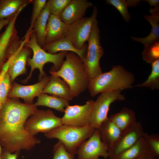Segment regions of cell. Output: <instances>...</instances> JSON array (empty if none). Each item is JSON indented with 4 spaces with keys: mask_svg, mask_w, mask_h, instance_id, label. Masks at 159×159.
<instances>
[{
    "mask_svg": "<svg viewBox=\"0 0 159 159\" xmlns=\"http://www.w3.org/2000/svg\"><path fill=\"white\" fill-rule=\"evenodd\" d=\"M108 118L122 131L137 122L134 112L132 109L126 107L123 108L119 112Z\"/></svg>",
    "mask_w": 159,
    "mask_h": 159,
    "instance_id": "cell-22",
    "label": "cell"
},
{
    "mask_svg": "<svg viewBox=\"0 0 159 159\" xmlns=\"http://www.w3.org/2000/svg\"><path fill=\"white\" fill-rule=\"evenodd\" d=\"M4 74V72H1L0 73V81L1 80L2 78H3ZM1 108V106L0 102V112Z\"/></svg>",
    "mask_w": 159,
    "mask_h": 159,
    "instance_id": "cell-40",
    "label": "cell"
},
{
    "mask_svg": "<svg viewBox=\"0 0 159 159\" xmlns=\"http://www.w3.org/2000/svg\"><path fill=\"white\" fill-rule=\"evenodd\" d=\"M128 7H134L139 4L140 0H126Z\"/></svg>",
    "mask_w": 159,
    "mask_h": 159,
    "instance_id": "cell-36",
    "label": "cell"
},
{
    "mask_svg": "<svg viewBox=\"0 0 159 159\" xmlns=\"http://www.w3.org/2000/svg\"><path fill=\"white\" fill-rule=\"evenodd\" d=\"M87 45L78 49L75 47L66 37L61 38L53 42L46 44L42 48L47 52L56 54L58 52L70 51L76 53L82 61L86 53Z\"/></svg>",
    "mask_w": 159,
    "mask_h": 159,
    "instance_id": "cell-19",
    "label": "cell"
},
{
    "mask_svg": "<svg viewBox=\"0 0 159 159\" xmlns=\"http://www.w3.org/2000/svg\"><path fill=\"white\" fill-rule=\"evenodd\" d=\"M0 148H1V146H0Z\"/></svg>",
    "mask_w": 159,
    "mask_h": 159,
    "instance_id": "cell-41",
    "label": "cell"
},
{
    "mask_svg": "<svg viewBox=\"0 0 159 159\" xmlns=\"http://www.w3.org/2000/svg\"><path fill=\"white\" fill-rule=\"evenodd\" d=\"M49 80V77L46 75L39 82L31 85H24L14 82L8 97L20 98L24 100L25 103L33 104L34 98L43 93Z\"/></svg>",
    "mask_w": 159,
    "mask_h": 159,
    "instance_id": "cell-13",
    "label": "cell"
},
{
    "mask_svg": "<svg viewBox=\"0 0 159 159\" xmlns=\"http://www.w3.org/2000/svg\"><path fill=\"white\" fill-rule=\"evenodd\" d=\"M25 46L31 50L33 53L31 58H28L27 61L30 66L31 70L28 76L24 81L26 82L31 77L33 71L36 69L39 70V79L41 80L46 76L43 70L44 65L48 63H51L54 65L53 69L58 70L61 67L67 53L66 51L60 52L56 54L47 52L44 50L38 43L35 32L32 30L29 39L25 44Z\"/></svg>",
    "mask_w": 159,
    "mask_h": 159,
    "instance_id": "cell-4",
    "label": "cell"
},
{
    "mask_svg": "<svg viewBox=\"0 0 159 159\" xmlns=\"http://www.w3.org/2000/svg\"><path fill=\"white\" fill-rule=\"evenodd\" d=\"M65 57L59 69L51 70L49 73L51 75L61 78L68 85L74 97H77L87 88L90 80L78 55L70 52Z\"/></svg>",
    "mask_w": 159,
    "mask_h": 159,
    "instance_id": "cell-3",
    "label": "cell"
},
{
    "mask_svg": "<svg viewBox=\"0 0 159 159\" xmlns=\"http://www.w3.org/2000/svg\"><path fill=\"white\" fill-rule=\"evenodd\" d=\"M100 34L98 22L96 19L87 41L86 53L82 60L84 69L90 80L102 72L100 61L104 51L100 44Z\"/></svg>",
    "mask_w": 159,
    "mask_h": 159,
    "instance_id": "cell-6",
    "label": "cell"
},
{
    "mask_svg": "<svg viewBox=\"0 0 159 159\" xmlns=\"http://www.w3.org/2000/svg\"><path fill=\"white\" fill-rule=\"evenodd\" d=\"M95 130L89 124L81 127L62 124L44 135L48 139H58L68 152L75 155L79 146Z\"/></svg>",
    "mask_w": 159,
    "mask_h": 159,
    "instance_id": "cell-5",
    "label": "cell"
},
{
    "mask_svg": "<svg viewBox=\"0 0 159 159\" xmlns=\"http://www.w3.org/2000/svg\"><path fill=\"white\" fill-rule=\"evenodd\" d=\"M148 152L142 137L133 145L121 152L112 159H138Z\"/></svg>",
    "mask_w": 159,
    "mask_h": 159,
    "instance_id": "cell-25",
    "label": "cell"
},
{
    "mask_svg": "<svg viewBox=\"0 0 159 159\" xmlns=\"http://www.w3.org/2000/svg\"><path fill=\"white\" fill-rule=\"evenodd\" d=\"M144 132L141 124L137 122L123 131L116 142L108 148V158L113 159L121 152L133 145L142 138Z\"/></svg>",
    "mask_w": 159,
    "mask_h": 159,
    "instance_id": "cell-12",
    "label": "cell"
},
{
    "mask_svg": "<svg viewBox=\"0 0 159 159\" xmlns=\"http://www.w3.org/2000/svg\"><path fill=\"white\" fill-rule=\"evenodd\" d=\"M52 159H74V155L68 152L59 141L54 145Z\"/></svg>",
    "mask_w": 159,
    "mask_h": 159,
    "instance_id": "cell-33",
    "label": "cell"
},
{
    "mask_svg": "<svg viewBox=\"0 0 159 159\" xmlns=\"http://www.w3.org/2000/svg\"><path fill=\"white\" fill-rule=\"evenodd\" d=\"M94 101L90 100L83 105H69L61 118L62 124L81 127L89 124Z\"/></svg>",
    "mask_w": 159,
    "mask_h": 159,
    "instance_id": "cell-10",
    "label": "cell"
},
{
    "mask_svg": "<svg viewBox=\"0 0 159 159\" xmlns=\"http://www.w3.org/2000/svg\"><path fill=\"white\" fill-rule=\"evenodd\" d=\"M11 83L10 77L7 71L0 81V102L1 107L8 98L11 87Z\"/></svg>",
    "mask_w": 159,
    "mask_h": 159,
    "instance_id": "cell-29",
    "label": "cell"
},
{
    "mask_svg": "<svg viewBox=\"0 0 159 159\" xmlns=\"http://www.w3.org/2000/svg\"><path fill=\"white\" fill-rule=\"evenodd\" d=\"M98 14L97 7L94 6L92 13L89 17H83L68 24L66 37L73 46L78 49H82L87 41L90 35L93 24L97 19Z\"/></svg>",
    "mask_w": 159,
    "mask_h": 159,
    "instance_id": "cell-8",
    "label": "cell"
},
{
    "mask_svg": "<svg viewBox=\"0 0 159 159\" xmlns=\"http://www.w3.org/2000/svg\"><path fill=\"white\" fill-rule=\"evenodd\" d=\"M151 72L147 80L142 83L133 85V87H145L154 90L159 89V59L151 64Z\"/></svg>",
    "mask_w": 159,
    "mask_h": 159,
    "instance_id": "cell-26",
    "label": "cell"
},
{
    "mask_svg": "<svg viewBox=\"0 0 159 159\" xmlns=\"http://www.w3.org/2000/svg\"><path fill=\"white\" fill-rule=\"evenodd\" d=\"M106 3L111 5L116 8L120 12L125 21L129 22L130 18V15L128 10V6L126 0H106Z\"/></svg>",
    "mask_w": 159,
    "mask_h": 159,
    "instance_id": "cell-31",
    "label": "cell"
},
{
    "mask_svg": "<svg viewBox=\"0 0 159 159\" xmlns=\"http://www.w3.org/2000/svg\"><path fill=\"white\" fill-rule=\"evenodd\" d=\"M32 0H0V19L11 20Z\"/></svg>",
    "mask_w": 159,
    "mask_h": 159,
    "instance_id": "cell-21",
    "label": "cell"
},
{
    "mask_svg": "<svg viewBox=\"0 0 159 159\" xmlns=\"http://www.w3.org/2000/svg\"><path fill=\"white\" fill-rule=\"evenodd\" d=\"M37 109L33 104L8 97L0 112V143L5 150L12 153L29 150L40 143L25 127L27 120Z\"/></svg>",
    "mask_w": 159,
    "mask_h": 159,
    "instance_id": "cell-1",
    "label": "cell"
},
{
    "mask_svg": "<svg viewBox=\"0 0 159 159\" xmlns=\"http://www.w3.org/2000/svg\"><path fill=\"white\" fill-rule=\"evenodd\" d=\"M36 102L33 103L35 107L43 106L64 112L69 105V101L64 99L52 95L42 93L38 97Z\"/></svg>",
    "mask_w": 159,
    "mask_h": 159,
    "instance_id": "cell-23",
    "label": "cell"
},
{
    "mask_svg": "<svg viewBox=\"0 0 159 159\" xmlns=\"http://www.w3.org/2000/svg\"><path fill=\"white\" fill-rule=\"evenodd\" d=\"M146 1L149 4L150 7H155L159 6L158 0H147Z\"/></svg>",
    "mask_w": 159,
    "mask_h": 159,
    "instance_id": "cell-37",
    "label": "cell"
},
{
    "mask_svg": "<svg viewBox=\"0 0 159 159\" xmlns=\"http://www.w3.org/2000/svg\"><path fill=\"white\" fill-rule=\"evenodd\" d=\"M19 153V152L11 153L4 150L2 154V159H17Z\"/></svg>",
    "mask_w": 159,
    "mask_h": 159,
    "instance_id": "cell-34",
    "label": "cell"
},
{
    "mask_svg": "<svg viewBox=\"0 0 159 159\" xmlns=\"http://www.w3.org/2000/svg\"><path fill=\"white\" fill-rule=\"evenodd\" d=\"M142 138L148 152L153 156L159 158V136L158 134L149 135L144 132Z\"/></svg>",
    "mask_w": 159,
    "mask_h": 159,
    "instance_id": "cell-27",
    "label": "cell"
},
{
    "mask_svg": "<svg viewBox=\"0 0 159 159\" xmlns=\"http://www.w3.org/2000/svg\"><path fill=\"white\" fill-rule=\"evenodd\" d=\"M142 55L143 60L148 64L159 59V41L144 47Z\"/></svg>",
    "mask_w": 159,
    "mask_h": 159,
    "instance_id": "cell-28",
    "label": "cell"
},
{
    "mask_svg": "<svg viewBox=\"0 0 159 159\" xmlns=\"http://www.w3.org/2000/svg\"><path fill=\"white\" fill-rule=\"evenodd\" d=\"M93 5L87 0H71L59 16L66 24H70L83 17L87 9Z\"/></svg>",
    "mask_w": 159,
    "mask_h": 159,
    "instance_id": "cell-15",
    "label": "cell"
},
{
    "mask_svg": "<svg viewBox=\"0 0 159 159\" xmlns=\"http://www.w3.org/2000/svg\"><path fill=\"white\" fill-rule=\"evenodd\" d=\"M68 25L59 16L50 14L46 27L45 44L66 37Z\"/></svg>",
    "mask_w": 159,
    "mask_h": 159,
    "instance_id": "cell-17",
    "label": "cell"
},
{
    "mask_svg": "<svg viewBox=\"0 0 159 159\" xmlns=\"http://www.w3.org/2000/svg\"><path fill=\"white\" fill-rule=\"evenodd\" d=\"M43 93L49 94L68 100H72L74 97L70 88L63 79L59 77L51 75L44 88Z\"/></svg>",
    "mask_w": 159,
    "mask_h": 159,
    "instance_id": "cell-16",
    "label": "cell"
},
{
    "mask_svg": "<svg viewBox=\"0 0 159 159\" xmlns=\"http://www.w3.org/2000/svg\"><path fill=\"white\" fill-rule=\"evenodd\" d=\"M138 159H159L153 156L148 152L145 154Z\"/></svg>",
    "mask_w": 159,
    "mask_h": 159,
    "instance_id": "cell-38",
    "label": "cell"
},
{
    "mask_svg": "<svg viewBox=\"0 0 159 159\" xmlns=\"http://www.w3.org/2000/svg\"><path fill=\"white\" fill-rule=\"evenodd\" d=\"M11 20L5 19H0V31L3 27L9 24Z\"/></svg>",
    "mask_w": 159,
    "mask_h": 159,
    "instance_id": "cell-35",
    "label": "cell"
},
{
    "mask_svg": "<svg viewBox=\"0 0 159 159\" xmlns=\"http://www.w3.org/2000/svg\"><path fill=\"white\" fill-rule=\"evenodd\" d=\"M108 147L100 139L95 129L92 135L79 146L76 151L78 159H105L109 158Z\"/></svg>",
    "mask_w": 159,
    "mask_h": 159,
    "instance_id": "cell-11",
    "label": "cell"
},
{
    "mask_svg": "<svg viewBox=\"0 0 159 159\" xmlns=\"http://www.w3.org/2000/svg\"><path fill=\"white\" fill-rule=\"evenodd\" d=\"M62 125L61 118L52 111L37 109L27 120L25 127L31 135L35 136L40 132L48 133Z\"/></svg>",
    "mask_w": 159,
    "mask_h": 159,
    "instance_id": "cell-7",
    "label": "cell"
},
{
    "mask_svg": "<svg viewBox=\"0 0 159 159\" xmlns=\"http://www.w3.org/2000/svg\"><path fill=\"white\" fill-rule=\"evenodd\" d=\"M71 0H49L46 6L51 14L59 16L60 13Z\"/></svg>",
    "mask_w": 159,
    "mask_h": 159,
    "instance_id": "cell-32",
    "label": "cell"
},
{
    "mask_svg": "<svg viewBox=\"0 0 159 159\" xmlns=\"http://www.w3.org/2000/svg\"><path fill=\"white\" fill-rule=\"evenodd\" d=\"M96 129L98 131L102 141L108 148L116 142L122 132L108 117Z\"/></svg>",
    "mask_w": 159,
    "mask_h": 159,
    "instance_id": "cell-20",
    "label": "cell"
},
{
    "mask_svg": "<svg viewBox=\"0 0 159 159\" xmlns=\"http://www.w3.org/2000/svg\"><path fill=\"white\" fill-rule=\"evenodd\" d=\"M149 11L151 15H144L143 16L151 26L150 33L143 38L131 37L132 40L142 43L144 47L159 41V8H150Z\"/></svg>",
    "mask_w": 159,
    "mask_h": 159,
    "instance_id": "cell-18",
    "label": "cell"
},
{
    "mask_svg": "<svg viewBox=\"0 0 159 159\" xmlns=\"http://www.w3.org/2000/svg\"><path fill=\"white\" fill-rule=\"evenodd\" d=\"M47 1L46 0H32L31 2L33 4V8L30 25L26 32H30L33 30L34 22L46 6Z\"/></svg>",
    "mask_w": 159,
    "mask_h": 159,
    "instance_id": "cell-30",
    "label": "cell"
},
{
    "mask_svg": "<svg viewBox=\"0 0 159 159\" xmlns=\"http://www.w3.org/2000/svg\"><path fill=\"white\" fill-rule=\"evenodd\" d=\"M32 32V31L26 32L21 40L20 44L15 51L14 56L9 65L8 72L11 82L17 77L25 74L26 72V65L31 49L25 46V44L29 39Z\"/></svg>",
    "mask_w": 159,
    "mask_h": 159,
    "instance_id": "cell-14",
    "label": "cell"
},
{
    "mask_svg": "<svg viewBox=\"0 0 159 159\" xmlns=\"http://www.w3.org/2000/svg\"><path fill=\"white\" fill-rule=\"evenodd\" d=\"M134 75L120 65L113 66L110 71L102 73L89 80L87 89L91 96L102 93L133 87Z\"/></svg>",
    "mask_w": 159,
    "mask_h": 159,
    "instance_id": "cell-2",
    "label": "cell"
},
{
    "mask_svg": "<svg viewBox=\"0 0 159 159\" xmlns=\"http://www.w3.org/2000/svg\"><path fill=\"white\" fill-rule=\"evenodd\" d=\"M6 60L3 54L0 52V73L5 64Z\"/></svg>",
    "mask_w": 159,
    "mask_h": 159,
    "instance_id": "cell-39",
    "label": "cell"
},
{
    "mask_svg": "<svg viewBox=\"0 0 159 159\" xmlns=\"http://www.w3.org/2000/svg\"><path fill=\"white\" fill-rule=\"evenodd\" d=\"M50 13L46 6L34 24L33 30L35 32L37 42L42 48L45 44L46 27Z\"/></svg>",
    "mask_w": 159,
    "mask_h": 159,
    "instance_id": "cell-24",
    "label": "cell"
},
{
    "mask_svg": "<svg viewBox=\"0 0 159 159\" xmlns=\"http://www.w3.org/2000/svg\"><path fill=\"white\" fill-rule=\"evenodd\" d=\"M121 90H118L100 93L93 106L89 125L95 129L107 118V115L111 105L114 102L123 101L125 96Z\"/></svg>",
    "mask_w": 159,
    "mask_h": 159,
    "instance_id": "cell-9",
    "label": "cell"
}]
</instances>
